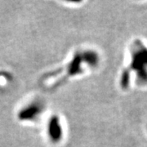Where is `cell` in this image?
<instances>
[{
  "instance_id": "obj_1",
  "label": "cell",
  "mask_w": 147,
  "mask_h": 147,
  "mask_svg": "<svg viewBox=\"0 0 147 147\" xmlns=\"http://www.w3.org/2000/svg\"><path fill=\"white\" fill-rule=\"evenodd\" d=\"M48 131H49V135L52 141L54 142H57L58 141L61 140L62 131H61V127L58 117L57 116L52 117L51 120L49 122Z\"/></svg>"
},
{
  "instance_id": "obj_2",
  "label": "cell",
  "mask_w": 147,
  "mask_h": 147,
  "mask_svg": "<svg viewBox=\"0 0 147 147\" xmlns=\"http://www.w3.org/2000/svg\"><path fill=\"white\" fill-rule=\"evenodd\" d=\"M38 113V107L35 105H31L26 110H22L19 116L21 117V119H30L31 117H34Z\"/></svg>"
}]
</instances>
